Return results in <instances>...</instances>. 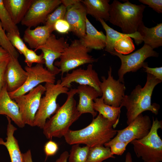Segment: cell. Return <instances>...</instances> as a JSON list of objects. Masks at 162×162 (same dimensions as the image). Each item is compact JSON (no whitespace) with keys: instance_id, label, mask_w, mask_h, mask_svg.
<instances>
[{"instance_id":"cell-1","label":"cell","mask_w":162,"mask_h":162,"mask_svg":"<svg viewBox=\"0 0 162 162\" xmlns=\"http://www.w3.org/2000/svg\"><path fill=\"white\" fill-rule=\"evenodd\" d=\"M113 124L100 114L85 128L77 130L69 129L64 136L69 145L84 144L90 148L104 145L116 135Z\"/></svg>"},{"instance_id":"cell-2","label":"cell","mask_w":162,"mask_h":162,"mask_svg":"<svg viewBox=\"0 0 162 162\" xmlns=\"http://www.w3.org/2000/svg\"><path fill=\"white\" fill-rule=\"evenodd\" d=\"M162 81L147 73L143 87L138 85L130 94L124 95L120 106L126 108L128 125L144 111H150L156 115L158 114L160 105L156 103L152 104L151 97L155 87Z\"/></svg>"},{"instance_id":"cell-3","label":"cell","mask_w":162,"mask_h":162,"mask_svg":"<svg viewBox=\"0 0 162 162\" xmlns=\"http://www.w3.org/2000/svg\"><path fill=\"white\" fill-rule=\"evenodd\" d=\"M76 88H71L66 94L67 98L54 115L46 121L43 128V133L46 138H61L65 135L72 124L82 114L76 107L74 98L77 93Z\"/></svg>"},{"instance_id":"cell-4","label":"cell","mask_w":162,"mask_h":162,"mask_svg":"<svg viewBox=\"0 0 162 162\" xmlns=\"http://www.w3.org/2000/svg\"><path fill=\"white\" fill-rule=\"evenodd\" d=\"M146 6L136 5L127 1L124 3L114 0L110 4L109 21L120 27L124 33L131 34L137 31L143 22V13Z\"/></svg>"},{"instance_id":"cell-5","label":"cell","mask_w":162,"mask_h":162,"mask_svg":"<svg viewBox=\"0 0 162 162\" xmlns=\"http://www.w3.org/2000/svg\"><path fill=\"white\" fill-rule=\"evenodd\" d=\"M162 129V121L152 118V127L149 133L139 140L130 143L137 157L144 162H161L162 161V140L158 131Z\"/></svg>"},{"instance_id":"cell-6","label":"cell","mask_w":162,"mask_h":162,"mask_svg":"<svg viewBox=\"0 0 162 162\" xmlns=\"http://www.w3.org/2000/svg\"><path fill=\"white\" fill-rule=\"evenodd\" d=\"M61 80L56 83H46L45 95L40 99V106L35 116L33 127L43 129L47 119L54 114L60 106L57 103L58 96L62 94H67L69 88L62 86Z\"/></svg>"},{"instance_id":"cell-7","label":"cell","mask_w":162,"mask_h":162,"mask_svg":"<svg viewBox=\"0 0 162 162\" xmlns=\"http://www.w3.org/2000/svg\"><path fill=\"white\" fill-rule=\"evenodd\" d=\"M90 50L83 45L80 39L74 40L63 53L59 60L54 62V65L59 69L63 76L64 73L80 66L97 62L98 59L89 54Z\"/></svg>"},{"instance_id":"cell-8","label":"cell","mask_w":162,"mask_h":162,"mask_svg":"<svg viewBox=\"0 0 162 162\" xmlns=\"http://www.w3.org/2000/svg\"><path fill=\"white\" fill-rule=\"evenodd\" d=\"M111 55L116 56L121 60V64L118 74L119 81L124 83V76L127 73L135 72L147 64L144 61L148 58L158 57L159 54L149 46L145 44L140 49L134 52L126 55H122L115 51Z\"/></svg>"},{"instance_id":"cell-9","label":"cell","mask_w":162,"mask_h":162,"mask_svg":"<svg viewBox=\"0 0 162 162\" xmlns=\"http://www.w3.org/2000/svg\"><path fill=\"white\" fill-rule=\"evenodd\" d=\"M46 88L41 84L25 94L15 98L21 118L25 124L33 127L35 116L38 109L42 95Z\"/></svg>"},{"instance_id":"cell-10","label":"cell","mask_w":162,"mask_h":162,"mask_svg":"<svg viewBox=\"0 0 162 162\" xmlns=\"http://www.w3.org/2000/svg\"><path fill=\"white\" fill-rule=\"evenodd\" d=\"M152 124L149 116H143L141 113L126 127L122 130H117L116 136L104 146L108 147L110 145L116 142H125L129 143L134 140L141 139L149 133Z\"/></svg>"},{"instance_id":"cell-11","label":"cell","mask_w":162,"mask_h":162,"mask_svg":"<svg viewBox=\"0 0 162 162\" xmlns=\"http://www.w3.org/2000/svg\"><path fill=\"white\" fill-rule=\"evenodd\" d=\"M24 68L27 73V79L23 85L19 89L13 92H8L12 99L26 94L42 83H55L56 75L44 68L43 64H37L31 67L26 65Z\"/></svg>"},{"instance_id":"cell-12","label":"cell","mask_w":162,"mask_h":162,"mask_svg":"<svg viewBox=\"0 0 162 162\" xmlns=\"http://www.w3.org/2000/svg\"><path fill=\"white\" fill-rule=\"evenodd\" d=\"M61 4L60 0H33L22 25L31 28L45 23L48 15Z\"/></svg>"},{"instance_id":"cell-13","label":"cell","mask_w":162,"mask_h":162,"mask_svg":"<svg viewBox=\"0 0 162 162\" xmlns=\"http://www.w3.org/2000/svg\"><path fill=\"white\" fill-rule=\"evenodd\" d=\"M69 45L64 38H57L55 34L52 33L46 42L34 51L41 50L46 68L50 73L56 75L61 72L59 69L54 65V62L60 58Z\"/></svg>"},{"instance_id":"cell-14","label":"cell","mask_w":162,"mask_h":162,"mask_svg":"<svg viewBox=\"0 0 162 162\" xmlns=\"http://www.w3.org/2000/svg\"><path fill=\"white\" fill-rule=\"evenodd\" d=\"M112 69L110 66L108 71V76L101 77L100 88L102 92V97L104 103L112 106H120L122 100L124 96L126 87L124 83L118 79H114L112 75Z\"/></svg>"},{"instance_id":"cell-15","label":"cell","mask_w":162,"mask_h":162,"mask_svg":"<svg viewBox=\"0 0 162 162\" xmlns=\"http://www.w3.org/2000/svg\"><path fill=\"white\" fill-rule=\"evenodd\" d=\"M60 80L61 84L64 87L69 88L72 82H75L80 85L91 86L97 90L100 96L102 95L100 88L101 81L91 64H89L85 69L80 68L73 70L70 73H67L64 76H62Z\"/></svg>"},{"instance_id":"cell-16","label":"cell","mask_w":162,"mask_h":162,"mask_svg":"<svg viewBox=\"0 0 162 162\" xmlns=\"http://www.w3.org/2000/svg\"><path fill=\"white\" fill-rule=\"evenodd\" d=\"M27 73L20 64L18 58L10 56L4 76V81L8 92H14L25 83Z\"/></svg>"},{"instance_id":"cell-17","label":"cell","mask_w":162,"mask_h":162,"mask_svg":"<svg viewBox=\"0 0 162 162\" xmlns=\"http://www.w3.org/2000/svg\"><path fill=\"white\" fill-rule=\"evenodd\" d=\"M81 0L67 8L64 19L69 23L70 31L80 39L86 34V20L87 14Z\"/></svg>"},{"instance_id":"cell-18","label":"cell","mask_w":162,"mask_h":162,"mask_svg":"<svg viewBox=\"0 0 162 162\" xmlns=\"http://www.w3.org/2000/svg\"><path fill=\"white\" fill-rule=\"evenodd\" d=\"M9 117L19 128L25 126L19 111V107L8 94L5 84L0 92V115Z\"/></svg>"},{"instance_id":"cell-19","label":"cell","mask_w":162,"mask_h":162,"mask_svg":"<svg viewBox=\"0 0 162 162\" xmlns=\"http://www.w3.org/2000/svg\"><path fill=\"white\" fill-rule=\"evenodd\" d=\"M76 89L79 98L76 106L77 110L82 115L90 113L94 118L97 113L93 108L94 101L100 96V94L95 89L88 85H79Z\"/></svg>"},{"instance_id":"cell-20","label":"cell","mask_w":162,"mask_h":162,"mask_svg":"<svg viewBox=\"0 0 162 162\" xmlns=\"http://www.w3.org/2000/svg\"><path fill=\"white\" fill-rule=\"evenodd\" d=\"M80 40L83 45L90 50H101L106 46V35L102 31H98L87 17L86 20V34Z\"/></svg>"},{"instance_id":"cell-21","label":"cell","mask_w":162,"mask_h":162,"mask_svg":"<svg viewBox=\"0 0 162 162\" xmlns=\"http://www.w3.org/2000/svg\"><path fill=\"white\" fill-rule=\"evenodd\" d=\"M8 122L6 141L0 138V145L4 146L8 152L11 162H23L22 153L21 152L18 141L14 136L17 128L11 123V120L6 116Z\"/></svg>"},{"instance_id":"cell-22","label":"cell","mask_w":162,"mask_h":162,"mask_svg":"<svg viewBox=\"0 0 162 162\" xmlns=\"http://www.w3.org/2000/svg\"><path fill=\"white\" fill-rule=\"evenodd\" d=\"M98 21L100 22L106 32L105 50L111 54L115 51L114 49L115 42L122 38L127 36L132 38L137 45L143 42L141 36L137 31L131 34L121 33L110 27L104 20L99 19Z\"/></svg>"},{"instance_id":"cell-23","label":"cell","mask_w":162,"mask_h":162,"mask_svg":"<svg viewBox=\"0 0 162 162\" xmlns=\"http://www.w3.org/2000/svg\"><path fill=\"white\" fill-rule=\"evenodd\" d=\"M52 32L45 25L33 29L27 28L24 32L23 39L31 49L35 50L46 42Z\"/></svg>"},{"instance_id":"cell-24","label":"cell","mask_w":162,"mask_h":162,"mask_svg":"<svg viewBox=\"0 0 162 162\" xmlns=\"http://www.w3.org/2000/svg\"><path fill=\"white\" fill-rule=\"evenodd\" d=\"M81 2L85 6L87 14L98 21L99 19L105 22L109 21L110 9L109 0H84Z\"/></svg>"},{"instance_id":"cell-25","label":"cell","mask_w":162,"mask_h":162,"mask_svg":"<svg viewBox=\"0 0 162 162\" xmlns=\"http://www.w3.org/2000/svg\"><path fill=\"white\" fill-rule=\"evenodd\" d=\"M33 0H3V2L14 23L22 20Z\"/></svg>"},{"instance_id":"cell-26","label":"cell","mask_w":162,"mask_h":162,"mask_svg":"<svg viewBox=\"0 0 162 162\" xmlns=\"http://www.w3.org/2000/svg\"><path fill=\"white\" fill-rule=\"evenodd\" d=\"M137 32L142 38L144 44L154 49L162 46V23L154 27H146L143 22L139 26Z\"/></svg>"},{"instance_id":"cell-27","label":"cell","mask_w":162,"mask_h":162,"mask_svg":"<svg viewBox=\"0 0 162 162\" xmlns=\"http://www.w3.org/2000/svg\"><path fill=\"white\" fill-rule=\"evenodd\" d=\"M93 107L95 111L112 123L115 129L119 122L122 107H116L105 104L102 97L94 100Z\"/></svg>"},{"instance_id":"cell-28","label":"cell","mask_w":162,"mask_h":162,"mask_svg":"<svg viewBox=\"0 0 162 162\" xmlns=\"http://www.w3.org/2000/svg\"><path fill=\"white\" fill-rule=\"evenodd\" d=\"M115 158L110 148L98 146L90 148L86 162H103L107 159Z\"/></svg>"},{"instance_id":"cell-29","label":"cell","mask_w":162,"mask_h":162,"mask_svg":"<svg viewBox=\"0 0 162 162\" xmlns=\"http://www.w3.org/2000/svg\"><path fill=\"white\" fill-rule=\"evenodd\" d=\"M0 21L7 33L20 35L18 28L12 21L4 6L3 0H0Z\"/></svg>"},{"instance_id":"cell-30","label":"cell","mask_w":162,"mask_h":162,"mask_svg":"<svg viewBox=\"0 0 162 162\" xmlns=\"http://www.w3.org/2000/svg\"><path fill=\"white\" fill-rule=\"evenodd\" d=\"M90 147H81L79 144L73 145L68 158V162H86Z\"/></svg>"},{"instance_id":"cell-31","label":"cell","mask_w":162,"mask_h":162,"mask_svg":"<svg viewBox=\"0 0 162 162\" xmlns=\"http://www.w3.org/2000/svg\"><path fill=\"white\" fill-rule=\"evenodd\" d=\"M115 51L122 55H128L135 49L133 40L129 36L122 38L114 43Z\"/></svg>"},{"instance_id":"cell-32","label":"cell","mask_w":162,"mask_h":162,"mask_svg":"<svg viewBox=\"0 0 162 162\" xmlns=\"http://www.w3.org/2000/svg\"><path fill=\"white\" fill-rule=\"evenodd\" d=\"M67 8L61 4L48 16L45 23V25L48 27L52 32L53 26L58 20L64 19Z\"/></svg>"},{"instance_id":"cell-33","label":"cell","mask_w":162,"mask_h":162,"mask_svg":"<svg viewBox=\"0 0 162 162\" xmlns=\"http://www.w3.org/2000/svg\"><path fill=\"white\" fill-rule=\"evenodd\" d=\"M0 45L9 52L10 56L18 58L19 56V52L12 45L8 39L0 21Z\"/></svg>"},{"instance_id":"cell-34","label":"cell","mask_w":162,"mask_h":162,"mask_svg":"<svg viewBox=\"0 0 162 162\" xmlns=\"http://www.w3.org/2000/svg\"><path fill=\"white\" fill-rule=\"evenodd\" d=\"M6 35L12 45L17 50L18 52L24 56L28 47L20 37V35L9 33H7Z\"/></svg>"},{"instance_id":"cell-35","label":"cell","mask_w":162,"mask_h":162,"mask_svg":"<svg viewBox=\"0 0 162 162\" xmlns=\"http://www.w3.org/2000/svg\"><path fill=\"white\" fill-rule=\"evenodd\" d=\"M24 56L25 57L24 62L28 67L32 66L34 63L43 64L45 63L42 52L40 54L38 55L34 51L28 48Z\"/></svg>"},{"instance_id":"cell-36","label":"cell","mask_w":162,"mask_h":162,"mask_svg":"<svg viewBox=\"0 0 162 162\" xmlns=\"http://www.w3.org/2000/svg\"><path fill=\"white\" fill-rule=\"evenodd\" d=\"M129 143L127 142L117 141L110 145V148L112 154L118 155H122L126 150V147Z\"/></svg>"},{"instance_id":"cell-37","label":"cell","mask_w":162,"mask_h":162,"mask_svg":"<svg viewBox=\"0 0 162 162\" xmlns=\"http://www.w3.org/2000/svg\"><path fill=\"white\" fill-rule=\"evenodd\" d=\"M53 30L61 34H65L70 31V27L67 21L65 19L57 21L53 26Z\"/></svg>"},{"instance_id":"cell-38","label":"cell","mask_w":162,"mask_h":162,"mask_svg":"<svg viewBox=\"0 0 162 162\" xmlns=\"http://www.w3.org/2000/svg\"><path fill=\"white\" fill-rule=\"evenodd\" d=\"M58 149V144L55 142L50 140L45 145L44 148V152L46 158L54 155Z\"/></svg>"},{"instance_id":"cell-39","label":"cell","mask_w":162,"mask_h":162,"mask_svg":"<svg viewBox=\"0 0 162 162\" xmlns=\"http://www.w3.org/2000/svg\"><path fill=\"white\" fill-rule=\"evenodd\" d=\"M141 3L147 5L158 13H162V0H139Z\"/></svg>"},{"instance_id":"cell-40","label":"cell","mask_w":162,"mask_h":162,"mask_svg":"<svg viewBox=\"0 0 162 162\" xmlns=\"http://www.w3.org/2000/svg\"><path fill=\"white\" fill-rule=\"evenodd\" d=\"M145 71L162 81V67L152 68L148 66L146 64L142 67Z\"/></svg>"},{"instance_id":"cell-41","label":"cell","mask_w":162,"mask_h":162,"mask_svg":"<svg viewBox=\"0 0 162 162\" xmlns=\"http://www.w3.org/2000/svg\"><path fill=\"white\" fill-rule=\"evenodd\" d=\"M9 59L6 60L0 61V92L5 84L4 74Z\"/></svg>"},{"instance_id":"cell-42","label":"cell","mask_w":162,"mask_h":162,"mask_svg":"<svg viewBox=\"0 0 162 162\" xmlns=\"http://www.w3.org/2000/svg\"><path fill=\"white\" fill-rule=\"evenodd\" d=\"M10 56L9 52L0 45V61L8 60Z\"/></svg>"},{"instance_id":"cell-43","label":"cell","mask_w":162,"mask_h":162,"mask_svg":"<svg viewBox=\"0 0 162 162\" xmlns=\"http://www.w3.org/2000/svg\"><path fill=\"white\" fill-rule=\"evenodd\" d=\"M69 154L67 151L62 153L55 162H68Z\"/></svg>"},{"instance_id":"cell-44","label":"cell","mask_w":162,"mask_h":162,"mask_svg":"<svg viewBox=\"0 0 162 162\" xmlns=\"http://www.w3.org/2000/svg\"><path fill=\"white\" fill-rule=\"evenodd\" d=\"M23 162H33L31 152L28 149L26 152L22 153Z\"/></svg>"},{"instance_id":"cell-45","label":"cell","mask_w":162,"mask_h":162,"mask_svg":"<svg viewBox=\"0 0 162 162\" xmlns=\"http://www.w3.org/2000/svg\"><path fill=\"white\" fill-rule=\"evenodd\" d=\"M61 4L66 8L72 6L80 1L79 0H61Z\"/></svg>"},{"instance_id":"cell-46","label":"cell","mask_w":162,"mask_h":162,"mask_svg":"<svg viewBox=\"0 0 162 162\" xmlns=\"http://www.w3.org/2000/svg\"><path fill=\"white\" fill-rule=\"evenodd\" d=\"M104 162H106L104 161ZM125 162H133L131 154L129 152L127 153L126 154Z\"/></svg>"}]
</instances>
